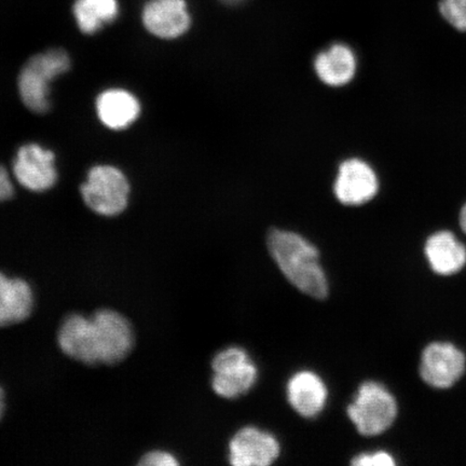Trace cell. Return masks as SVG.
<instances>
[{
  "label": "cell",
  "mask_w": 466,
  "mask_h": 466,
  "mask_svg": "<svg viewBox=\"0 0 466 466\" xmlns=\"http://www.w3.org/2000/svg\"><path fill=\"white\" fill-rule=\"evenodd\" d=\"M57 346L67 358L87 366L124 362L136 346L130 319L114 309L102 308L86 316L74 312L62 320Z\"/></svg>",
  "instance_id": "cell-1"
},
{
  "label": "cell",
  "mask_w": 466,
  "mask_h": 466,
  "mask_svg": "<svg viewBox=\"0 0 466 466\" xmlns=\"http://www.w3.org/2000/svg\"><path fill=\"white\" fill-rule=\"evenodd\" d=\"M268 248L283 275L297 289L317 299L329 295V283L319 250L299 233L275 229L268 237Z\"/></svg>",
  "instance_id": "cell-2"
},
{
  "label": "cell",
  "mask_w": 466,
  "mask_h": 466,
  "mask_svg": "<svg viewBox=\"0 0 466 466\" xmlns=\"http://www.w3.org/2000/svg\"><path fill=\"white\" fill-rule=\"evenodd\" d=\"M69 68L71 58L61 49H51L33 56L23 67L19 77V92L25 106L37 114L48 112L49 85Z\"/></svg>",
  "instance_id": "cell-3"
},
{
  "label": "cell",
  "mask_w": 466,
  "mask_h": 466,
  "mask_svg": "<svg viewBox=\"0 0 466 466\" xmlns=\"http://www.w3.org/2000/svg\"><path fill=\"white\" fill-rule=\"evenodd\" d=\"M348 416L363 436L386 432L398 416V404L393 395L380 383L366 381L359 388Z\"/></svg>",
  "instance_id": "cell-4"
},
{
  "label": "cell",
  "mask_w": 466,
  "mask_h": 466,
  "mask_svg": "<svg viewBox=\"0 0 466 466\" xmlns=\"http://www.w3.org/2000/svg\"><path fill=\"white\" fill-rule=\"evenodd\" d=\"M81 196L87 208L102 217L113 218L125 211L129 201L130 185L125 174L112 166H96L81 186Z\"/></svg>",
  "instance_id": "cell-5"
},
{
  "label": "cell",
  "mask_w": 466,
  "mask_h": 466,
  "mask_svg": "<svg viewBox=\"0 0 466 466\" xmlns=\"http://www.w3.org/2000/svg\"><path fill=\"white\" fill-rule=\"evenodd\" d=\"M214 392L225 399L246 394L258 380V367L243 349L231 347L215 355L212 362Z\"/></svg>",
  "instance_id": "cell-6"
},
{
  "label": "cell",
  "mask_w": 466,
  "mask_h": 466,
  "mask_svg": "<svg viewBox=\"0 0 466 466\" xmlns=\"http://www.w3.org/2000/svg\"><path fill=\"white\" fill-rule=\"evenodd\" d=\"M381 179L370 162L352 158L342 162L334 186L338 201L349 207L365 206L376 200Z\"/></svg>",
  "instance_id": "cell-7"
},
{
  "label": "cell",
  "mask_w": 466,
  "mask_h": 466,
  "mask_svg": "<svg viewBox=\"0 0 466 466\" xmlns=\"http://www.w3.org/2000/svg\"><path fill=\"white\" fill-rule=\"evenodd\" d=\"M14 174L17 182L28 190H48L57 179L55 155L37 144L22 146L14 162Z\"/></svg>",
  "instance_id": "cell-8"
},
{
  "label": "cell",
  "mask_w": 466,
  "mask_h": 466,
  "mask_svg": "<svg viewBox=\"0 0 466 466\" xmlns=\"http://www.w3.org/2000/svg\"><path fill=\"white\" fill-rule=\"evenodd\" d=\"M464 370V354L450 343H433L424 350L420 374L429 386L451 388L461 378Z\"/></svg>",
  "instance_id": "cell-9"
},
{
  "label": "cell",
  "mask_w": 466,
  "mask_h": 466,
  "mask_svg": "<svg viewBox=\"0 0 466 466\" xmlns=\"http://www.w3.org/2000/svg\"><path fill=\"white\" fill-rule=\"evenodd\" d=\"M279 454V444L276 437L254 427L238 431L229 444V461L236 466L270 465Z\"/></svg>",
  "instance_id": "cell-10"
},
{
  "label": "cell",
  "mask_w": 466,
  "mask_h": 466,
  "mask_svg": "<svg viewBox=\"0 0 466 466\" xmlns=\"http://www.w3.org/2000/svg\"><path fill=\"white\" fill-rule=\"evenodd\" d=\"M142 17L146 29L162 39L183 36L191 25L185 0H149L145 5Z\"/></svg>",
  "instance_id": "cell-11"
},
{
  "label": "cell",
  "mask_w": 466,
  "mask_h": 466,
  "mask_svg": "<svg viewBox=\"0 0 466 466\" xmlns=\"http://www.w3.org/2000/svg\"><path fill=\"white\" fill-rule=\"evenodd\" d=\"M34 308L35 291L31 283L0 271V329L25 322Z\"/></svg>",
  "instance_id": "cell-12"
},
{
  "label": "cell",
  "mask_w": 466,
  "mask_h": 466,
  "mask_svg": "<svg viewBox=\"0 0 466 466\" xmlns=\"http://www.w3.org/2000/svg\"><path fill=\"white\" fill-rule=\"evenodd\" d=\"M423 252L431 268L441 276L454 275L466 265V243L450 229L431 233Z\"/></svg>",
  "instance_id": "cell-13"
},
{
  "label": "cell",
  "mask_w": 466,
  "mask_h": 466,
  "mask_svg": "<svg viewBox=\"0 0 466 466\" xmlns=\"http://www.w3.org/2000/svg\"><path fill=\"white\" fill-rule=\"evenodd\" d=\"M287 393L294 410L308 419L316 418L322 412L329 396L322 379L309 370L297 372L289 379Z\"/></svg>",
  "instance_id": "cell-14"
},
{
  "label": "cell",
  "mask_w": 466,
  "mask_h": 466,
  "mask_svg": "<svg viewBox=\"0 0 466 466\" xmlns=\"http://www.w3.org/2000/svg\"><path fill=\"white\" fill-rule=\"evenodd\" d=\"M314 69L322 83L329 86H343L351 83L358 71V57L345 44H334L319 52L314 60Z\"/></svg>",
  "instance_id": "cell-15"
},
{
  "label": "cell",
  "mask_w": 466,
  "mask_h": 466,
  "mask_svg": "<svg viewBox=\"0 0 466 466\" xmlns=\"http://www.w3.org/2000/svg\"><path fill=\"white\" fill-rule=\"evenodd\" d=\"M98 119L112 130H124L138 118L141 105L132 93L110 89L101 93L96 100Z\"/></svg>",
  "instance_id": "cell-16"
},
{
  "label": "cell",
  "mask_w": 466,
  "mask_h": 466,
  "mask_svg": "<svg viewBox=\"0 0 466 466\" xmlns=\"http://www.w3.org/2000/svg\"><path fill=\"white\" fill-rule=\"evenodd\" d=\"M73 13L80 31L92 35L118 17L119 4L116 0H76Z\"/></svg>",
  "instance_id": "cell-17"
},
{
  "label": "cell",
  "mask_w": 466,
  "mask_h": 466,
  "mask_svg": "<svg viewBox=\"0 0 466 466\" xmlns=\"http://www.w3.org/2000/svg\"><path fill=\"white\" fill-rule=\"evenodd\" d=\"M436 9L448 25L466 33V0H439Z\"/></svg>",
  "instance_id": "cell-18"
},
{
  "label": "cell",
  "mask_w": 466,
  "mask_h": 466,
  "mask_svg": "<svg viewBox=\"0 0 466 466\" xmlns=\"http://www.w3.org/2000/svg\"><path fill=\"white\" fill-rule=\"evenodd\" d=\"M355 466H393L395 461L387 452L362 453L355 457L351 462Z\"/></svg>",
  "instance_id": "cell-19"
},
{
  "label": "cell",
  "mask_w": 466,
  "mask_h": 466,
  "mask_svg": "<svg viewBox=\"0 0 466 466\" xmlns=\"http://www.w3.org/2000/svg\"><path fill=\"white\" fill-rule=\"evenodd\" d=\"M138 464L147 466H177L179 462L170 452L165 451H153L144 454Z\"/></svg>",
  "instance_id": "cell-20"
},
{
  "label": "cell",
  "mask_w": 466,
  "mask_h": 466,
  "mask_svg": "<svg viewBox=\"0 0 466 466\" xmlns=\"http://www.w3.org/2000/svg\"><path fill=\"white\" fill-rule=\"evenodd\" d=\"M14 194V184L11 182L9 173L0 166V202L10 200Z\"/></svg>",
  "instance_id": "cell-21"
},
{
  "label": "cell",
  "mask_w": 466,
  "mask_h": 466,
  "mask_svg": "<svg viewBox=\"0 0 466 466\" xmlns=\"http://www.w3.org/2000/svg\"><path fill=\"white\" fill-rule=\"evenodd\" d=\"M459 228L460 232L466 237V202L463 204L459 213Z\"/></svg>",
  "instance_id": "cell-22"
},
{
  "label": "cell",
  "mask_w": 466,
  "mask_h": 466,
  "mask_svg": "<svg viewBox=\"0 0 466 466\" xmlns=\"http://www.w3.org/2000/svg\"><path fill=\"white\" fill-rule=\"evenodd\" d=\"M5 411V393L2 386H0V420H2Z\"/></svg>",
  "instance_id": "cell-23"
}]
</instances>
